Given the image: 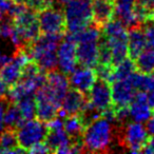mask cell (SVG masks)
Segmentation results:
<instances>
[{"label": "cell", "mask_w": 154, "mask_h": 154, "mask_svg": "<svg viewBox=\"0 0 154 154\" xmlns=\"http://www.w3.org/2000/svg\"><path fill=\"white\" fill-rule=\"evenodd\" d=\"M117 137V124L112 122L103 116L96 118L85 128L82 134L84 152L108 153L113 151L112 147Z\"/></svg>", "instance_id": "6da1fadb"}, {"label": "cell", "mask_w": 154, "mask_h": 154, "mask_svg": "<svg viewBox=\"0 0 154 154\" xmlns=\"http://www.w3.org/2000/svg\"><path fill=\"white\" fill-rule=\"evenodd\" d=\"M62 9L66 21V34H76L92 23V0H66Z\"/></svg>", "instance_id": "7a4b0ae2"}, {"label": "cell", "mask_w": 154, "mask_h": 154, "mask_svg": "<svg viewBox=\"0 0 154 154\" xmlns=\"http://www.w3.org/2000/svg\"><path fill=\"white\" fill-rule=\"evenodd\" d=\"M148 132L146 126L141 122H127L125 124H117V141L118 147L125 151L138 153L148 140Z\"/></svg>", "instance_id": "3957f363"}, {"label": "cell", "mask_w": 154, "mask_h": 154, "mask_svg": "<svg viewBox=\"0 0 154 154\" xmlns=\"http://www.w3.org/2000/svg\"><path fill=\"white\" fill-rule=\"evenodd\" d=\"M48 126L39 119H28L16 130L19 147L28 152L37 143H43L48 135Z\"/></svg>", "instance_id": "277c9868"}, {"label": "cell", "mask_w": 154, "mask_h": 154, "mask_svg": "<svg viewBox=\"0 0 154 154\" xmlns=\"http://www.w3.org/2000/svg\"><path fill=\"white\" fill-rule=\"evenodd\" d=\"M36 14L40 34H66V21L61 7L50 5Z\"/></svg>", "instance_id": "5b68a950"}, {"label": "cell", "mask_w": 154, "mask_h": 154, "mask_svg": "<svg viewBox=\"0 0 154 154\" xmlns=\"http://www.w3.org/2000/svg\"><path fill=\"white\" fill-rule=\"evenodd\" d=\"M48 135L45 143L52 153H71L72 145L68 134L62 126L60 117H56L52 122H48Z\"/></svg>", "instance_id": "8992f818"}, {"label": "cell", "mask_w": 154, "mask_h": 154, "mask_svg": "<svg viewBox=\"0 0 154 154\" xmlns=\"http://www.w3.org/2000/svg\"><path fill=\"white\" fill-rule=\"evenodd\" d=\"M41 88L59 107H61L62 99L70 89L68 75L61 71H58L57 69L49 71L45 74V85Z\"/></svg>", "instance_id": "52a82bcc"}, {"label": "cell", "mask_w": 154, "mask_h": 154, "mask_svg": "<svg viewBox=\"0 0 154 154\" xmlns=\"http://www.w3.org/2000/svg\"><path fill=\"white\" fill-rule=\"evenodd\" d=\"M88 99L91 105L103 114V112L112 107L111 84L97 77L88 95Z\"/></svg>", "instance_id": "ba28073f"}, {"label": "cell", "mask_w": 154, "mask_h": 154, "mask_svg": "<svg viewBox=\"0 0 154 154\" xmlns=\"http://www.w3.org/2000/svg\"><path fill=\"white\" fill-rule=\"evenodd\" d=\"M57 63L59 71L69 75L76 69L78 61L76 55V43L69 38H62L57 47Z\"/></svg>", "instance_id": "9c48e42d"}, {"label": "cell", "mask_w": 154, "mask_h": 154, "mask_svg": "<svg viewBox=\"0 0 154 154\" xmlns=\"http://www.w3.org/2000/svg\"><path fill=\"white\" fill-rule=\"evenodd\" d=\"M71 88L76 89L88 96L97 78L96 71L93 68L82 66L77 68L68 75Z\"/></svg>", "instance_id": "30bf717a"}, {"label": "cell", "mask_w": 154, "mask_h": 154, "mask_svg": "<svg viewBox=\"0 0 154 154\" xmlns=\"http://www.w3.org/2000/svg\"><path fill=\"white\" fill-rule=\"evenodd\" d=\"M35 101L37 119L48 124L58 117L60 107L43 91L42 88L37 90L35 93Z\"/></svg>", "instance_id": "8fae6325"}, {"label": "cell", "mask_w": 154, "mask_h": 154, "mask_svg": "<svg viewBox=\"0 0 154 154\" xmlns=\"http://www.w3.org/2000/svg\"><path fill=\"white\" fill-rule=\"evenodd\" d=\"M112 106L114 109L128 107L133 100L137 91L132 86L130 79L114 80L111 82Z\"/></svg>", "instance_id": "7c38bea8"}, {"label": "cell", "mask_w": 154, "mask_h": 154, "mask_svg": "<svg viewBox=\"0 0 154 154\" xmlns=\"http://www.w3.org/2000/svg\"><path fill=\"white\" fill-rule=\"evenodd\" d=\"M88 101V96L76 89H69L66 96L63 97L61 107L58 112L59 117H64L66 115L78 114Z\"/></svg>", "instance_id": "4fadbf2b"}, {"label": "cell", "mask_w": 154, "mask_h": 154, "mask_svg": "<svg viewBox=\"0 0 154 154\" xmlns=\"http://www.w3.org/2000/svg\"><path fill=\"white\" fill-rule=\"evenodd\" d=\"M98 40L82 41V42L76 43L77 61H78L79 66L93 69L97 66V60H98Z\"/></svg>", "instance_id": "5bb4252c"}, {"label": "cell", "mask_w": 154, "mask_h": 154, "mask_svg": "<svg viewBox=\"0 0 154 154\" xmlns=\"http://www.w3.org/2000/svg\"><path fill=\"white\" fill-rule=\"evenodd\" d=\"M114 0H92V22L103 29L114 18Z\"/></svg>", "instance_id": "9a60e30c"}, {"label": "cell", "mask_w": 154, "mask_h": 154, "mask_svg": "<svg viewBox=\"0 0 154 154\" xmlns=\"http://www.w3.org/2000/svg\"><path fill=\"white\" fill-rule=\"evenodd\" d=\"M136 0H114V17L122 21L127 29L140 24L135 15Z\"/></svg>", "instance_id": "2e32d148"}, {"label": "cell", "mask_w": 154, "mask_h": 154, "mask_svg": "<svg viewBox=\"0 0 154 154\" xmlns=\"http://www.w3.org/2000/svg\"><path fill=\"white\" fill-rule=\"evenodd\" d=\"M128 55L129 58L134 60L146 49V36L143 24L128 28Z\"/></svg>", "instance_id": "e0dca14e"}, {"label": "cell", "mask_w": 154, "mask_h": 154, "mask_svg": "<svg viewBox=\"0 0 154 154\" xmlns=\"http://www.w3.org/2000/svg\"><path fill=\"white\" fill-rule=\"evenodd\" d=\"M129 113L130 118L133 122H146L152 116V110L147 103L146 99V92H138L137 91L133 100L129 105Z\"/></svg>", "instance_id": "ac0fdd59"}, {"label": "cell", "mask_w": 154, "mask_h": 154, "mask_svg": "<svg viewBox=\"0 0 154 154\" xmlns=\"http://www.w3.org/2000/svg\"><path fill=\"white\" fill-rule=\"evenodd\" d=\"M62 126L72 143H82L85 127L77 114L64 116L62 120Z\"/></svg>", "instance_id": "d6986e66"}, {"label": "cell", "mask_w": 154, "mask_h": 154, "mask_svg": "<svg viewBox=\"0 0 154 154\" xmlns=\"http://www.w3.org/2000/svg\"><path fill=\"white\" fill-rule=\"evenodd\" d=\"M26 152L19 147L16 130L5 128L0 132V153H23Z\"/></svg>", "instance_id": "ffe728a7"}, {"label": "cell", "mask_w": 154, "mask_h": 154, "mask_svg": "<svg viewBox=\"0 0 154 154\" xmlns=\"http://www.w3.org/2000/svg\"><path fill=\"white\" fill-rule=\"evenodd\" d=\"M133 61L138 73L154 74V50L145 49Z\"/></svg>", "instance_id": "44dd1931"}, {"label": "cell", "mask_w": 154, "mask_h": 154, "mask_svg": "<svg viewBox=\"0 0 154 154\" xmlns=\"http://www.w3.org/2000/svg\"><path fill=\"white\" fill-rule=\"evenodd\" d=\"M3 122H5V128L17 130L26 122V119H24L23 115H22L18 106L15 103L10 101L7 109H5V116H3Z\"/></svg>", "instance_id": "7402d4cb"}, {"label": "cell", "mask_w": 154, "mask_h": 154, "mask_svg": "<svg viewBox=\"0 0 154 154\" xmlns=\"http://www.w3.org/2000/svg\"><path fill=\"white\" fill-rule=\"evenodd\" d=\"M131 84L138 92H148L154 89V74H141L133 72L129 77Z\"/></svg>", "instance_id": "603a6c76"}, {"label": "cell", "mask_w": 154, "mask_h": 154, "mask_svg": "<svg viewBox=\"0 0 154 154\" xmlns=\"http://www.w3.org/2000/svg\"><path fill=\"white\" fill-rule=\"evenodd\" d=\"M16 105L21 111L24 119H32L36 116V101H35V95H28L18 101H16Z\"/></svg>", "instance_id": "cb8c5ba5"}, {"label": "cell", "mask_w": 154, "mask_h": 154, "mask_svg": "<svg viewBox=\"0 0 154 154\" xmlns=\"http://www.w3.org/2000/svg\"><path fill=\"white\" fill-rule=\"evenodd\" d=\"M135 70L134 61L130 58L127 57L125 60H122L117 66L114 68L113 76H112V82L114 80H120V79H127L130 77Z\"/></svg>", "instance_id": "d4e9b609"}, {"label": "cell", "mask_w": 154, "mask_h": 154, "mask_svg": "<svg viewBox=\"0 0 154 154\" xmlns=\"http://www.w3.org/2000/svg\"><path fill=\"white\" fill-rule=\"evenodd\" d=\"M17 3L13 0H0V19L5 17H13Z\"/></svg>", "instance_id": "484cf974"}, {"label": "cell", "mask_w": 154, "mask_h": 154, "mask_svg": "<svg viewBox=\"0 0 154 154\" xmlns=\"http://www.w3.org/2000/svg\"><path fill=\"white\" fill-rule=\"evenodd\" d=\"M146 36V49L154 50V21L146 22L143 24Z\"/></svg>", "instance_id": "4316f807"}, {"label": "cell", "mask_w": 154, "mask_h": 154, "mask_svg": "<svg viewBox=\"0 0 154 154\" xmlns=\"http://www.w3.org/2000/svg\"><path fill=\"white\" fill-rule=\"evenodd\" d=\"M23 5L35 13H38L45 8L50 7L47 0H23Z\"/></svg>", "instance_id": "83f0119b"}, {"label": "cell", "mask_w": 154, "mask_h": 154, "mask_svg": "<svg viewBox=\"0 0 154 154\" xmlns=\"http://www.w3.org/2000/svg\"><path fill=\"white\" fill-rule=\"evenodd\" d=\"M136 5L149 14L151 21H154V0H136Z\"/></svg>", "instance_id": "f1b7e54d"}, {"label": "cell", "mask_w": 154, "mask_h": 154, "mask_svg": "<svg viewBox=\"0 0 154 154\" xmlns=\"http://www.w3.org/2000/svg\"><path fill=\"white\" fill-rule=\"evenodd\" d=\"M10 103V99L7 97H2L0 98V132L5 130V122H3V116H5V112L7 109L8 105Z\"/></svg>", "instance_id": "f546056e"}, {"label": "cell", "mask_w": 154, "mask_h": 154, "mask_svg": "<svg viewBox=\"0 0 154 154\" xmlns=\"http://www.w3.org/2000/svg\"><path fill=\"white\" fill-rule=\"evenodd\" d=\"M28 152H30V153H49L50 150L49 148L47 147V145H45V143L43 141V143H37V145H35L34 147H32L30 150H29Z\"/></svg>", "instance_id": "4dcf8cb0"}, {"label": "cell", "mask_w": 154, "mask_h": 154, "mask_svg": "<svg viewBox=\"0 0 154 154\" xmlns=\"http://www.w3.org/2000/svg\"><path fill=\"white\" fill-rule=\"evenodd\" d=\"M141 153H154V135L148 137V140L146 143V145L143 146V148L141 149Z\"/></svg>", "instance_id": "1f68e13d"}, {"label": "cell", "mask_w": 154, "mask_h": 154, "mask_svg": "<svg viewBox=\"0 0 154 154\" xmlns=\"http://www.w3.org/2000/svg\"><path fill=\"white\" fill-rule=\"evenodd\" d=\"M146 99H147V103L150 109L152 110V112H154V89L146 92Z\"/></svg>", "instance_id": "d6a6232c"}, {"label": "cell", "mask_w": 154, "mask_h": 154, "mask_svg": "<svg viewBox=\"0 0 154 154\" xmlns=\"http://www.w3.org/2000/svg\"><path fill=\"white\" fill-rule=\"evenodd\" d=\"M146 124V129H147L148 134L154 135V112L152 113V116L147 120Z\"/></svg>", "instance_id": "836d02e7"}, {"label": "cell", "mask_w": 154, "mask_h": 154, "mask_svg": "<svg viewBox=\"0 0 154 154\" xmlns=\"http://www.w3.org/2000/svg\"><path fill=\"white\" fill-rule=\"evenodd\" d=\"M8 86L5 85V82H3L2 77L0 75V98H2V97H7L8 94Z\"/></svg>", "instance_id": "e575fe53"}, {"label": "cell", "mask_w": 154, "mask_h": 154, "mask_svg": "<svg viewBox=\"0 0 154 154\" xmlns=\"http://www.w3.org/2000/svg\"><path fill=\"white\" fill-rule=\"evenodd\" d=\"M12 56H9L8 54H5V52L0 51V68L3 66V64H5L7 62H9L10 60H11Z\"/></svg>", "instance_id": "d590c367"}, {"label": "cell", "mask_w": 154, "mask_h": 154, "mask_svg": "<svg viewBox=\"0 0 154 154\" xmlns=\"http://www.w3.org/2000/svg\"><path fill=\"white\" fill-rule=\"evenodd\" d=\"M15 3H23V0H13Z\"/></svg>", "instance_id": "8d00e7d4"}]
</instances>
